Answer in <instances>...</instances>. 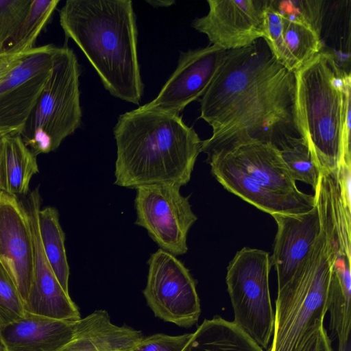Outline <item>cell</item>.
<instances>
[{
    "label": "cell",
    "mask_w": 351,
    "mask_h": 351,
    "mask_svg": "<svg viewBox=\"0 0 351 351\" xmlns=\"http://www.w3.org/2000/svg\"><path fill=\"white\" fill-rule=\"evenodd\" d=\"M257 41L228 51L199 99V118L213 130L202 141L206 154L252 141L270 143L280 152L300 137L293 118L294 74Z\"/></svg>",
    "instance_id": "cell-1"
},
{
    "label": "cell",
    "mask_w": 351,
    "mask_h": 351,
    "mask_svg": "<svg viewBox=\"0 0 351 351\" xmlns=\"http://www.w3.org/2000/svg\"><path fill=\"white\" fill-rule=\"evenodd\" d=\"M114 184L136 189L154 184L186 185L202 141L182 116L138 108L120 114Z\"/></svg>",
    "instance_id": "cell-2"
},
{
    "label": "cell",
    "mask_w": 351,
    "mask_h": 351,
    "mask_svg": "<svg viewBox=\"0 0 351 351\" xmlns=\"http://www.w3.org/2000/svg\"><path fill=\"white\" fill-rule=\"evenodd\" d=\"M60 26L116 98L138 105L143 94L137 54V28L130 0H67Z\"/></svg>",
    "instance_id": "cell-3"
},
{
    "label": "cell",
    "mask_w": 351,
    "mask_h": 351,
    "mask_svg": "<svg viewBox=\"0 0 351 351\" xmlns=\"http://www.w3.org/2000/svg\"><path fill=\"white\" fill-rule=\"evenodd\" d=\"M294 128L319 173L351 165V77L335 56L321 51L293 72Z\"/></svg>",
    "instance_id": "cell-4"
},
{
    "label": "cell",
    "mask_w": 351,
    "mask_h": 351,
    "mask_svg": "<svg viewBox=\"0 0 351 351\" xmlns=\"http://www.w3.org/2000/svg\"><path fill=\"white\" fill-rule=\"evenodd\" d=\"M337 247L321 225L314 245L276 300L273 338L268 351H298L328 312V290Z\"/></svg>",
    "instance_id": "cell-5"
},
{
    "label": "cell",
    "mask_w": 351,
    "mask_h": 351,
    "mask_svg": "<svg viewBox=\"0 0 351 351\" xmlns=\"http://www.w3.org/2000/svg\"><path fill=\"white\" fill-rule=\"evenodd\" d=\"M80 73L73 49L56 47L51 74L20 134L36 156L55 151L80 127Z\"/></svg>",
    "instance_id": "cell-6"
},
{
    "label": "cell",
    "mask_w": 351,
    "mask_h": 351,
    "mask_svg": "<svg viewBox=\"0 0 351 351\" xmlns=\"http://www.w3.org/2000/svg\"><path fill=\"white\" fill-rule=\"evenodd\" d=\"M270 268L267 252L245 247L229 263L226 277L234 315L232 322L263 349L268 348L274 331Z\"/></svg>",
    "instance_id": "cell-7"
},
{
    "label": "cell",
    "mask_w": 351,
    "mask_h": 351,
    "mask_svg": "<svg viewBox=\"0 0 351 351\" xmlns=\"http://www.w3.org/2000/svg\"><path fill=\"white\" fill-rule=\"evenodd\" d=\"M180 186L154 184L136 188L135 224L144 228L160 249L173 255L186 253V239L197 217Z\"/></svg>",
    "instance_id": "cell-8"
},
{
    "label": "cell",
    "mask_w": 351,
    "mask_h": 351,
    "mask_svg": "<svg viewBox=\"0 0 351 351\" xmlns=\"http://www.w3.org/2000/svg\"><path fill=\"white\" fill-rule=\"evenodd\" d=\"M145 298L155 316L180 327L195 324L201 313L196 282L174 255L161 249L152 254Z\"/></svg>",
    "instance_id": "cell-9"
},
{
    "label": "cell",
    "mask_w": 351,
    "mask_h": 351,
    "mask_svg": "<svg viewBox=\"0 0 351 351\" xmlns=\"http://www.w3.org/2000/svg\"><path fill=\"white\" fill-rule=\"evenodd\" d=\"M55 49L34 47L0 81V137L21 134L51 74Z\"/></svg>",
    "instance_id": "cell-10"
},
{
    "label": "cell",
    "mask_w": 351,
    "mask_h": 351,
    "mask_svg": "<svg viewBox=\"0 0 351 351\" xmlns=\"http://www.w3.org/2000/svg\"><path fill=\"white\" fill-rule=\"evenodd\" d=\"M227 52L213 45L181 52L176 69L158 95L141 107L180 114L187 105L205 93Z\"/></svg>",
    "instance_id": "cell-11"
},
{
    "label": "cell",
    "mask_w": 351,
    "mask_h": 351,
    "mask_svg": "<svg viewBox=\"0 0 351 351\" xmlns=\"http://www.w3.org/2000/svg\"><path fill=\"white\" fill-rule=\"evenodd\" d=\"M208 12L195 19L193 27L211 45L230 51L263 38L265 0H208Z\"/></svg>",
    "instance_id": "cell-12"
},
{
    "label": "cell",
    "mask_w": 351,
    "mask_h": 351,
    "mask_svg": "<svg viewBox=\"0 0 351 351\" xmlns=\"http://www.w3.org/2000/svg\"><path fill=\"white\" fill-rule=\"evenodd\" d=\"M41 197L36 188L27 196L25 207L28 215L34 252L32 282L24 308L25 312L50 318L76 321L80 313L53 272L44 254L38 226Z\"/></svg>",
    "instance_id": "cell-13"
},
{
    "label": "cell",
    "mask_w": 351,
    "mask_h": 351,
    "mask_svg": "<svg viewBox=\"0 0 351 351\" xmlns=\"http://www.w3.org/2000/svg\"><path fill=\"white\" fill-rule=\"evenodd\" d=\"M0 263L25 303L33 274L31 228L24 204L3 190L0 191Z\"/></svg>",
    "instance_id": "cell-14"
},
{
    "label": "cell",
    "mask_w": 351,
    "mask_h": 351,
    "mask_svg": "<svg viewBox=\"0 0 351 351\" xmlns=\"http://www.w3.org/2000/svg\"><path fill=\"white\" fill-rule=\"evenodd\" d=\"M206 162L213 175L226 190L271 215L301 214L315 206L314 195L300 191L282 194L265 188L223 154L208 155Z\"/></svg>",
    "instance_id": "cell-15"
},
{
    "label": "cell",
    "mask_w": 351,
    "mask_h": 351,
    "mask_svg": "<svg viewBox=\"0 0 351 351\" xmlns=\"http://www.w3.org/2000/svg\"><path fill=\"white\" fill-rule=\"evenodd\" d=\"M278 226L271 267L277 273L278 290L294 276L309 254L321 230L316 206L310 211L297 215H271Z\"/></svg>",
    "instance_id": "cell-16"
},
{
    "label": "cell",
    "mask_w": 351,
    "mask_h": 351,
    "mask_svg": "<svg viewBox=\"0 0 351 351\" xmlns=\"http://www.w3.org/2000/svg\"><path fill=\"white\" fill-rule=\"evenodd\" d=\"M263 40L276 61L294 72L322 51L320 35L300 23L289 21L265 0Z\"/></svg>",
    "instance_id": "cell-17"
},
{
    "label": "cell",
    "mask_w": 351,
    "mask_h": 351,
    "mask_svg": "<svg viewBox=\"0 0 351 351\" xmlns=\"http://www.w3.org/2000/svg\"><path fill=\"white\" fill-rule=\"evenodd\" d=\"M76 321L25 313L22 318L0 327L3 351H60L74 337Z\"/></svg>",
    "instance_id": "cell-18"
},
{
    "label": "cell",
    "mask_w": 351,
    "mask_h": 351,
    "mask_svg": "<svg viewBox=\"0 0 351 351\" xmlns=\"http://www.w3.org/2000/svg\"><path fill=\"white\" fill-rule=\"evenodd\" d=\"M228 156L235 164L265 188L282 194L300 191L280 150L270 143L252 141L212 152Z\"/></svg>",
    "instance_id": "cell-19"
},
{
    "label": "cell",
    "mask_w": 351,
    "mask_h": 351,
    "mask_svg": "<svg viewBox=\"0 0 351 351\" xmlns=\"http://www.w3.org/2000/svg\"><path fill=\"white\" fill-rule=\"evenodd\" d=\"M143 338L141 331L112 324L106 311L81 318L73 339L60 351H130Z\"/></svg>",
    "instance_id": "cell-20"
},
{
    "label": "cell",
    "mask_w": 351,
    "mask_h": 351,
    "mask_svg": "<svg viewBox=\"0 0 351 351\" xmlns=\"http://www.w3.org/2000/svg\"><path fill=\"white\" fill-rule=\"evenodd\" d=\"M3 191L12 195H25L32 177L38 171L36 156L24 143L21 135L0 137Z\"/></svg>",
    "instance_id": "cell-21"
},
{
    "label": "cell",
    "mask_w": 351,
    "mask_h": 351,
    "mask_svg": "<svg viewBox=\"0 0 351 351\" xmlns=\"http://www.w3.org/2000/svg\"><path fill=\"white\" fill-rule=\"evenodd\" d=\"M182 351L265 350L233 322L219 316L204 319Z\"/></svg>",
    "instance_id": "cell-22"
},
{
    "label": "cell",
    "mask_w": 351,
    "mask_h": 351,
    "mask_svg": "<svg viewBox=\"0 0 351 351\" xmlns=\"http://www.w3.org/2000/svg\"><path fill=\"white\" fill-rule=\"evenodd\" d=\"M38 226L45 257L61 287L69 293V267L64 245L65 235L58 210L51 206L40 208Z\"/></svg>",
    "instance_id": "cell-23"
},
{
    "label": "cell",
    "mask_w": 351,
    "mask_h": 351,
    "mask_svg": "<svg viewBox=\"0 0 351 351\" xmlns=\"http://www.w3.org/2000/svg\"><path fill=\"white\" fill-rule=\"evenodd\" d=\"M337 260V259H336ZM350 270L335 263L328 290L330 330L338 339V351H346L350 332Z\"/></svg>",
    "instance_id": "cell-24"
},
{
    "label": "cell",
    "mask_w": 351,
    "mask_h": 351,
    "mask_svg": "<svg viewBox=\"0 0 351 351\" xmlns=\"http://www.w3.org/2000/svg\"><path fill=\"white\" fill-rule=\"evenodd\" d=\"M59 0H32L27 16L5 45V53H24L35 47L37 37L49 22Z\"/></svg>",
    "instance_id": "cell-25"
},
{
    "label": "cell",
    "mask_w": 351,
    "mask_h": 351,
    "mask_svg": "<svg viewBox=\"0 0 351 351\" xmlns=\"http://www.w3.org/2000/svg\"><path fill=\"white\" fill-rule=\"evenodd\" d=\"M280 154L293 179L310 184L315 190L320 173L303 140L297 138Z\"/></svg>",
    "instance_id": "cell-26"
},
{
    "label": "cell",
    "mask_w": 351,
    "mask_h": 351,
    "mask_svg": "<svg viewBox=\"0 0 351 351\" xmlns=\"http://www.w3.org/2000/svg\"><path fill=\"white\" fill-rule=\"evenodd\" d=\"M286 19L305 25L321 34L324 1L322 0H268Z\"/></svg>",
    "instance_id": "cell-27"
},
{
    "label": "cell",
    "mask_w": 351,
    "mask_h": 351,
    "mask_svg": "<svg viewBox=\"0 0 351 351\" xmlns=\"http://www.w3.org/2000/svg\"><path fill=\"white\" fill-rule=\"evenodd\" d=\"M25 313L16 285L0 263V327L22 318Z\"/></svg>",
    "instance_id": "cell-28"
},
{
    "label": "cell",
    "mask_w": 351,
    "mask_h": 351,
    "mask_svg": "<svg viewBox=\"0 0 351 351\" xmlns=\"http://www.w3.org/2000/svg\"><path fill=\"white\" fill-rule=\"evenodd\" d=\"M32 0H0V40L5 45L29 11Z\"/></svg>",
    "instance_id": "cell-29"
},
{
    "label": "cell",
    "mask_w": 351,
    "mask_h": 351,
    "mask_svg": "<svg viewBox=\"0 0 351 351\" xmlns=\"http://www.w3.org/2000/svg\"><path fill=\"white\" fill-rule=\"evenodd\" d=\"M193 333L180 335L154 334L143 338L130 351H182Z\"/></svg>",
    "instance_id": "cell-30"
},
{
    "label": "cell",
    "mask_w": 351,
    "mask_h": 351,
    "mask_svg": "<svg viewBox=\"0 0 351 351\" xmlns=\"http://www.w3.org/2000/svg\"><path fill=\"white\" fill-rule=\"evenodd\" d=\"M298 351H334L324 323L315 328Z\"/></svg>",
    "instance_id": "cell-31"
},
{
    "label": "cell",
    "mask_w": 351,
    "mask_h": 351,
    "mask_svg": "<svg viewBox=\"0 0 351 351\" xmlns=\"http://www.w3.org/2000/svg\"><path fill=\"white\" fill-rule=\"evenodd\" d=\"M30 51L19 54H12L5 53L0 55V81L12 68L16 66Z\"/></svg>",
    "instance_id": "cell-32"
},
{
    "label": "cell",
    "mask_w": 351,
    "mask_h": 351,
    "mask_svg": "<svg viewBox=\"0 0 351 351\" xmlns=\"http://www.w3.org/2000/svg\"><path fill=\"white\" fill-rule=\"evenodd\" d=\"M147 3L154 7H169L175 3V1L170 0H156V1H147Z\"/></svg>",
    "instance_id": "cell-33"
},
{
    "label": "cell",
    "mask_w": 351,
    "mask_h": 351,
    "mask_svg": "<svg viewBox=\"0 0 351 351\" xmlns=\"http://www.w3.org/2000/svg\"><path fill=\"white\" fill-rule=\"evenodd\" d=\"M3 190V180H2V170L1 162V154H0V191Z\"/></svg>",
    "instance_id": "cell-34"
},
{
    "label": "cell",
    "mask_w": 351,
    "mask_h": 351,
    "mask_svg": "<svg viewBox=\"0 0 351 351\" xmlns=\"http://www.w3.org/2000/svg\"><path fill=\"white\" fill-rule=\"evenodd\" d=\"M5 45L0 40V55L5 53Z\"/></svg>",
    "instance_id": "cell-35"
},
{
    "label": "cell",
    "mask_w": 351,
    "mask_h": 351,
    "mask_svg": "<svg viewBox=\"0 0 351 351\" xmlns=\"http://www.w3.org/2000/svg\"><path fill=\"white\" fill-rule=\"evenodd\" d=\"M0 351H3V346H2V343H1V339H0Z\"/></svg>",
    "instance_id": "cell-36"
}]
</instances>
